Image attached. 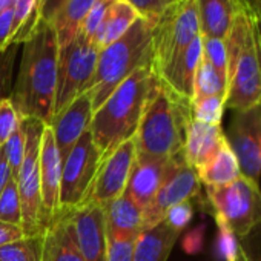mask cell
Segmentation results:
<instances>
[{"label": "cell", "mask_w": 261, "mask_h": 261, "mask_svg": "<svg viewBox=\"0 0 261 261\" xmlns=\"http://www.w3.org/2000/svg\"><path fill=\"white\" fill-rule=\"evenodd\" d=\"M59 66V40L48 22H40L36 34L23 43L19 74L10 100L20 117L51 124L54 118Z\"/></svg>", "instance_id": "1"}, {"label": "cell", "mask_w": 261, "mask_h": 261, "mask_svg": "<svg viewBox=\"0 0 261 261\" xmlns=\"http://www.w3.org/2000/svg\"><path fill=\"white\" fill-rule=\"evenodd\" d=\"M159 82L152 66H143L121 82L94 111L89 133L101 159L136 136L145 106Z\"/></svg>", "instance_id": "2"}, {"label": "cell", "mask_w": 261, "mask_h": 261, "mask_svg": "<svg viewBox=\"0 0 261 261\" xmlns=\"http://www.w3.org/2000/svg\"><path fill=\"white\" fill-rule=\"evenodd\" d=\"M191 120V100L175 94L160 80L145 106L134 136L137 154L157 159H172L181 154Z\"/></svg>", "instance_id": "3"}, {"label": "cell", "mask_w": 261, "mask_h": 261, "mask_svg": "<svg viewBox=\"0 0 261 261\" xmlns=\"http://www.w3.org/2000/svg\"><path fill=\"white\" fill-rule=\"evenodd\" d=\"M227 51V94L224 108L235 112L261 106V63L253 17L240 8L224 39Z\"/></svg>", "instance_id": "4"}, {"label": "cell", "mask_w": 261, "mask_h": 261, "mask_svg": "<svg viewBox=\"0 0 261 261\" xmlns=\"http://www.w3.org/2000/svg\"><path fill=\"white\" fill-rule=\"evenodd\" d=\"M152 23L139 19L124 36L100 49L94 79L88 89L94 111L130 74L143 66H152Z\"/></svg>", "instance_id": "5"}, {"label": "cell", "mask_w": 261, "mask_h": 261, "mask_svg": "<svg viewBox=\"0 0 261 261\" xmlns=\"http://www.w3.org/2000/svg\"><path fill=\"white\" fill-rule=\"evenodd\" d=\"M200 36L195 0H175L152 31V71L160 77Z\"/></svg>", "instance_id": "6"}, {"label": "cell", "mask_w": 261, "mask_h": 261, "mask_svg": "<svg viewBox=\"0 0 261 261\" xmlns=\"http://www.w3.org/2000/svg\"><path fill=\"white\" fill-rule=\"evenodd\" d=\"M20 124L25 136L23 160L16 175L22 204V229L25 237H34L42 233L40 224V143L45 123L37 118L20 117Z\"/></svg>", "instance_id": "7"}, {"label": "cell", "mask_w": 261, "mask_h": 261, "mask_svg": "<svg viewBox=\"0 0 261 261\" xmlns=\"http://www.w3.org/2000/svg\"><path fill=\"white\" fill-rule=\"evenodd\" d=\"M206 192L215 217L224 220L237 238H246L261 226V189L256 183L241 175L226 186L206 188Z\"/></svg>", "instance_id": "8"}, {"label": "cell", "mask_w": 261, "mask_h": 261, "mask_svg": "<svg viewBox=\"0 0 261 261\" xmlns=\"http://www.w3.org/2000/svg\"><path fill=\"white\" fill-rule=\"evenodd\" d=\"M100 49L82 33L66 46L59 48L57 91L54 115L62 112L72 100L86 92L94 79Z\"/></svg>", "instance_id": "9"}, {"label": "cell", "mask_w": 261, "mask_h": 261, "mask_svg": "<svg viewBox=\"0 0 261 261\" xmlns=\"http://www.w3.org/2000/svg\"><path fill=\"white\" fill-rule=\"evenodd\" d=\"M100 162L101 154L88 129L62 163L60 214L71 212L85 204L95 180Z\"/></svg>", "instance_id": "10"}, {"label": "cell", "mask_w": 261, "mask_h": 261, "mask_svg": "<svg viewBox=\"0 0 261 261\" xmlns=\"http://www.w3.org/2000/svg\"><path fill=\"white\" fill-rule=\"evenodd\" d=\"M137 159L136 139H129L120 143L114 151L105 155L100 162L95 180L86 203L105 207L117 197H120L127 186V180ZM83 206V204H82Z\"/></svg>", "instance_id": "11"}, {"label": "cell", "mask_w": 261, "mask_h": 261, "mask_svg": "<svg viewBox=\"0 0 261 261\" xmlns=\"http://www.w3.org/2000/svg\"><path fill=\"white\" fill-rule=\"evenodd\" d=\"M227 143L244 178L259 183L261 177V106L235 112Z\"/></svg>", "instance_id": "12"}, {"label": "cell", "mask_w": 261, "mask_h": 261, "mask_svg": "<svg viewBox=\"0 0 261 261\" xmlns=\"http://www.w3.org/2000/svg\"><path fill=\"white\" fill-rule=\"evenodd\" d=\"M200 178L197 171L185 162V157L174 166L171 174L166 177L165 183L159 189L157 195L148 207L143 211L145 229L155 226L163 221L166 212L183 201H191V198L200 194Z\"/></svg>", "instance_id": "13"}, {"label": "cell", "mask_w": 261, "mask_h": 261, "mask_svg": "<svg viewBox=\"0 0 261 261\" xmlns=\"http://www.w3.org/2000/svg\"><path fill=\"white\" fill-rule=\"evenodd\" d=\"M60 215L68 220L74 241L85 261H106L108 235L105 209L98 204L86 203Z\"/></svg>", "instance_id": "14"}, {"label": "cell", "mask_w": 261, "mask_h": 261, "mask_svg": "<svg viewBox=\"0 0 261 261\" xmlns=\"http://www.w3.org/2000/svg\"><path fill=\"white\" fill-rule=\"evenodd\" d=\"M40 224L42 229L60 215L62 159L56 145L51 126H45L40 143Z\"/></svg>", "instance_id": "15"}, {"label": "cell", "mask_w": 261, "mask_h": 261, "mask_svg": "<svg viewBox=\"0 0 261 261\" xmlns=\"http://www.w3.org/2000/svg\"><path fill=\"white\" fill-rule=\"evenodd\" d=\"M181 159L183 152L172 159H157L137 154L124 192L145 211V207H148L157 195L166 177Z\"/></svg>", "instance_id": "16"}, {"label": "cell", "mask_w": 261, "mask_h": 261, "mask_svg": "<svg viewBox=\"0 0 261 261\" xmlns=\"http://www.w3.org/2000/svg\"><path fill=\"white\" fill-rule=\"evenodd\" d=\"M92 97L86 91L72 100L62 112L54 115L51 121V129L56 139V145L62 159V163L80 140V137L89 129L92 120Z\"/></svg>", "instance_id": "17"}, {"label": "cell", "mask_w": 261, "mask_h": 261, "mask_svg": "<svg viewBox=\"0 0 261 261\" xmlns=\"http://www.w3.org/2000/svg\"><path fill=\"white\" fill-rule=\"evenodd\" d=\"M224 142L226 136L221 129V124L212 126L192 118L186 127L183 146L185 162L197 171L215 157Z\"/></svg>", "instance_id": "18"}, {"label": "cell", "mask_w": 261, "mask_h": 261, "mask_svg": "<svg viewBox=\"0 0 261 261\" xmlns=\"http://www.w3.org/2000/svg\"><path fill=\"white\" fill-rule=\"evenodd\" d=\"M201 37L224 40L240 11L238 0H195Z\"/></svg>", "instance_id": "19"}, {"label": "cell", "mask_w": 261, "mask_h": 261, "mask_svg": "<svg viewBox=\"0 0 261 261\" xmlns=\"http://www.w3.org/2000/svg\"><path fill=\"white\" fill-rule=\"evenodd\" d=\"M40 261H85L82 256L68 220L59 215L42 230Z\"/></svg>", "instance_id": "20"}, {"label": "cell", "mask_w": 261, "mask_h": 261, "mask_svg": "<svg viewBox=\"0 0 261 261\" xmlns=\"http://www.w3.org/2000/svg\"><path fill=\"white\" fill-rule=\"evenodd\" d=\"M178 237L166 221L143 229L134 243V261H168Z\"/></svg>", "instance_id": "21"}, {"label": "cell", "mask_w": 261, "mask_h": 261, "mask_svg": "<svg viewBox=\"0 0 261 261\" xmlns=\"http://www.w3.org/2000/svg\"><path fill=\"white\" fill-rule=\"evenodd\" d=\"M201 54H203V45H201V36H198L159 79L175 94L188 100H192L194 77Z\"/></svg>", "instance_id": "22"}, {"label": "cell", "mask_w": 261, "mask_h": 261, "mask_svg": "<svg viewBox=\"0 0 261 261\" xmlns=\"http://www.w3.org/2000/svg\"><path fill=\"white\" fill-rule=\"evenodd\" d=\"M106 233L137 237L145 229L143 207L126 192L117 197L105 207Z\"/></svg>", "instance_id": "23"}, {"label": "cell", "mask_w": 261, "mask_h": 261, "mask_svg": "<svg viewBox=\"0 0 261 261\" xmlns=\"http://www.w3.org/2000/svg\"><path fill=\"white\" fill-rule=\"evenodd\" d=\"M139 19L140 17L137 11L126 0H115L108 10L97 34L94 36V45L98 49L109 46L121 36H124Z\"/></svg>", "instance_id": "24"}, {"label": "cell", "mask_w": 261, "mask_h": 261, "mask_svg": "<svg viewBox=\"0 0 261 261\" xmlns=\"http://www.w3.org/2000/svg\"><path fill=\"white\" fill-rule=\"evenodd\" d=\"M197 175L200 178V183H203L206 188L226 186L241 177L237 157L230 149L227 139L220 151L215 154V157L197 169Z\"/></svg>", "instance_id": "25"}, {"label": "cell", "mask_w": 261, "mask_h": 261, "mask_svg": "<svg viewBox=\"0 0 261 261\" xmlns=\"http://www.w3.org/2000/svg\"><path fill=\"white\" fill-rule=\"evenodd\" d=\"M94 4L95 0H66L63 4L51 22L57 34L59 48L66 46L79 36L83 20Z\"/></svg>", "instance_id": "26"}, {"label": "cell", "mask_w": 261, "mask_h": 261, "mask_svg": "<svg viewBox=\"0 0 261 261\" xmlns=\"http://www.w3.org/2000/svg\"><path fill=\"white\" fill-rule=\"evenodd\" d=\"M14 37L13 45L28 42L40 25V0H14Z\"/></svg>", "instance_id": "27"}, {"label": "cell", "mask_w": 261, "mask_h": 261, "mask_svg": "<svg viewBox=\"0 0 261 261\" xmlns=\"http://www.w3.org/2000/svg\"><path fill=\"white\" fill-rule=\"evenodd\" d=\"M226 94H227L226 82L217 74V71L209 65V62L201 54V59H200V63L197 66L195 77H194L191 101H195L204 97H212V95H221L226 98Z\"/></svg>", "instance_id": "28"}, {"label": "cell", "mask_w": 261, "mask_h": 261, "mask_svg": "<svg viewBox=\"0 0 261 261\" xmlns=\"http://www.w3.org/2000/svg\"><path fill=\"white\" fill-rule=\"evenodd\" d=\"M42 233L0 247V261H40Z\"/></svg>", "instance_id": "29"}, {"label": "cell", "mask_w": 261, "mask_h": 261, "mask_svg": "<svg viewBox=\"0 0 261 261\" xmlns=\"http://www.w3.org/2000/svg\"><path fill=\"white\" fill-rule=\"evenodd\" d=\"M224 101L226 98L221 95L204 97L195 101H191L192 118L206 124L218 126L221 124L223 112H224Z\"/></svg>", "instance_id": "30"}, {"label": "cell", "mask_w": 261, "mask_h": 261, "mask_svg": "<svg viewBox=\"0 0 261 261\" xmlns=\"http://www.w3.org/2000/svg\"><path fill=\"white\" fill-rule=\"evenodd\" d=\"M0 221L22 226V204L16 178L11 177L0 194Z\"/></svg>", "instance_id": "31"}, {"label": "cell", "mask_w": 261, "mask_h": 261, "mask_svg": "<svg viewBox=\"0 0 261 261\" xmlns=\"http://www.w3.org/2000/svg\"><path fill=\"white\" fill-rule=\"evenodd\" d=\"M203 45V57L209 62V65L217 71V74L227 85V51L224 40L201 37Z\"/></svg>", "instance_id": "32"}, {"label": "cell", "mask_w": 261, "mask_h": 261, "mask_svg": "<svg viewBox=\"0 0 261 261\" xmlns=\"http://www.w3.org/2000/svg\"><path fill=\"white\" fill-rule=\"evenodd\" d=\"M218 233H217V253L221 261H238L240 255V246L237 243V237L232 232V229L221 220L220 217H215Z\"/></svg>", "instance_id": "33"}, {"label": "cell", "mask_w": 261, "mask_h": 261, "mask_svg": "<svg viewBox=\"0 0 261 261\" xmlns=\"http://www.w3.org/2000/svg\"><path fill=\"white\" fill-rule=\"evenodd\" d=\"M108 235L106 261H134V243L137 237L133 235Z\"/></svg>", "instance_id": "34"}, {"label": "cell", "mask_w": 261, "mask_h": 261, "mask_svg": "<svg viewBox=\"0 0 261 261\" xmlns=\"http://www.w3.org/2000/svg\"><path fill=\"white\" fill-rule=\"evenodd\" d=\"M20 124V115L10 97L0 98V148L14 134Z\"/></svg>", "instance_id": "35"}, {"label": "cell", "mask_w": 261, "mask_h": 261, "mask_svg": "<svg viewBox=\"0 0 261 261\" xmlns=\"http://www.w3.org/2000/svg\"><path fill=\"white\" fill-rule=\"evenodd\" d=\"M2 149L5 152L11 174L16 178L19 168L22 165V160H23V152H25V136H23L22 124H19V127L14 130V134L7 140V143L2 146Z\"/></svg>", "instance_id": "36"}, {"label": "cell", "mask_w": 261, "mask_h": 261, "mask_svg": "<svg viewBox=\"0 0 261 261\" xmlns=\"http://www.w3.org/2000/svg\"><path fill=\"white\" fill-rule=\"evenodd\" d=\"M126 2L137 11L140 19L155 25L160 16L175 0H126Z\"/></svg>", "instance_id": "37"}, {"label": "cell", "mask_w": 261, "mask_h": 261, "mask_svg": "<svg viewBox=\"0 0 261 261\" xmlns=\"http://www.w3.org/2000/svg\"><path fill=\"white\" fill-rule=\"evenodd\" d=\"M114 2H115V0H95V4L89 10L88 16L85 17L82 30H80V33L85 37L94 40V36L97 34V31H98V28H100V25H101L108 10L111 8V5Z\"/></svg>", "instance_id": "38"}, {"label": "cell", "mask_w": 261, "mask_h": 261, "mask_svg": "<svg viewBox=\"0 0 261 261\" xmlns=\"http://www.w3.org/2000/svg\"><path fill=\"white\" fill-rule=\"evenodd\" d=\"M192 215H194V207H192L191 201H183V203L172 206L166 212L163 221H166L172 229H175L181 233V230L191 223Z\"/></svg>", "instance_id": "39"}, {"label": "cell", "mask_w": 261, "mask_h": 261, "mask_svg": "<svg viewBox=\"0 0 261 261\" xmlns=\"http://www.w3.org/2000/svg\"><path fill=\"white\" fill-rule=\"evenodd\" d=\"M17 48L19 45H13L5 53H0V98H5V94L10 91L13 77V62Z\"/></svg>", "instance_id": "40"}, {"label": "cell", "mask_w": 261, "mask_h": 261, "mask_svg": "<svg viewBox=\"0 0 261 261\" xmlns=\"http://www.w3.org/2000/svg\"><path fill=\"white\" fill-rule=\"evenodd\" d=\"M14 37V11L13 8L0 13V53L13 46Z\"/></svg>", "instance_id": "41"}, {"label": "cell", "mask_w": 261, "mask_h": 261, "mask_svg": "<svg viewBox=\"0 0 261 261\" xmlns=\"http://www.w3.org/2000/svg\"><path fill=\"white\" fill-rule=\"evenodd\" d=\"M22 238H25V232L22 226L0 221V247L11 244L14 241H19Z\"/></svg>", "instance_id": "42"}, {"label": "cell", "mask_w": 261, "mask_h": 261, "mask_svg": "<svg viewBox=\"0 0 261 261\" xmlns=\"http://www.w3.org/2000/svg\"><path fill=\"white\" fill-rule=\"evenodd\" d=\"M66 0H40V20L51 23Z\"/></svg>", "instance_id": "43"}, {"label": "cell", "mask_w": 261, "mask_h": 261, "mask_svg": "<svg viewBox=\"0 0 261 261\" xmlns=\"http://www.w3.org/2000/svg\"><path fill=\"white\" fill-rule=\"evenodd\" d=\"M11 177H14V175L11 174V169H10V165L7 162L4 149L0 148V194H2V191L5 189V186Z\"/></svg>", "instance_id": "44"}, {"label": "cell", "mask_w": 261, "mask_h": 261, "mask_svg": "<svg viewBox=\"0 0 261 261\" xmlns=\"http://www.w3.org/2000/svg\"><path fill=\"white\" fill-rule=\"evenodd\" d=\"M238 4L253 19H261V0H238Z\"/></svg>", "instance_id": "45"}, {"label": "cell", "mask_w": 261, "mask_h": 261, "mask_svg": "<svg viewBox=\"0 0 261 261\" xmlns=\"http://www.w3.org/2000/svg\"><path fill=\"white\" fill-rule=\"evenodd\" d=\"M253 22H255V33H256V45H258L259 63H261V19H253Z\"/></svg>", "instance_id": "46"}, {"label": "cell", "mask_w": 261, "mask_h": 261, "mask_svg": "<svg viewBox=\"0 0 261 261\" xmlns=\"http://www.w3.org/2000/svg\"><path fill=\"white\" fill-rule=\"evenodd\" d=\"M13 5H14V0H0V13L13 8Z\"/></svg>", "instance_id": "47"}, {"label": "cell", "mask_w": 261, "mask_h": 261, "mask_svg": "<svg viewBox=\"0 0 261 261\" xmlns=\"http://www.w3.org/2000/svg\"><path fill=\"white\" fill-rule=\"evenodd\" d=\"M238 261H249L247 258V252L244 249H240V255H238Z\"/></svg>", "instance_id": "48"}, {"label": "cell", "mask_w": 261, "mask_h": 261, "mask_svg": "<svg viewBox=\"0 0 261 261\" xmlns=\"http://www.w3.org/2000/svg\"><path fill=\"white\" fill-rule=\"evenodd\" d=\"M247 258H249V255H247ZM249 261H261V255H258V256H255L253 259H252V258H249Z\"/></svg>", "instance_id": "49"}]
</instances>
